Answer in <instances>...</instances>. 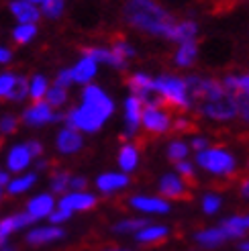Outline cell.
Listing matches in <instances>:
<instances>
[{
  "mask_svg": "<svg viewBox=\"0 0 249 251\" xmlns=\"http://www.w3.org/2000/svg\"><path fill=\"white\" fill-rule=\"evenodd\" d=\"M84 104L78 108H72L66 115L68 127L76 129V131H86V133H94L104 125V121L113 115L115 104L110 100L102 88H98L94 84H88L84 88Z\"/></svg>",
  "mask_w": 249,
  "mask_h": 251,
  "instance_id": "1",
  "label": "cell"
},
{
  "mask_svg": "<svg viewBox=\"0 0 249 251\" xmlns=\"http://www.w3.org/2000/svg\"><path fill=\"white\" fill-rule=\"evenodd\" d=\"M123 15L131 27L149 35L168 37V39H172L174 27H176L172 15L155 0H129L123 8Z\"/></svg>",
  "mask_w": 249,
  "mask_h": 251,
  "instance_id": "2",
  "label": "cell"
},
{
  "mask_svg": "<svg viewBox=\"0 0 249 251\" xmlns=\"http://www.w3.org/2000/svg\"><path fill=\"white\" fill-rule=\"evenodd\" d=\"M157 92L164 96L166 100V110L174 112H186L190 106V98H188V86L186 80L176 78V76H159L155 80Z\"/></svg>",
  "mask_w": 249,
  "mask_h": 251,
  "instance_id": "3",
  "label": "cell"
},
{
  "mask_svg": "<svg viewBox=\"0 0 249 251\" xmlns=\"http://www.w3.org/2000/svg\"><path fill=\"white\" fill-rule=\"evenodd\" d=\"M196 164L210 174L227 176L229 180L235 178V157L221 147H210L206 151H200L196 155Z\"/></svg>",
  "mask_w": 249,
  "mask_h": 251,
  "instance_id": "4",
  "label": "cell"
},
{
  "mask_svg": "<svg viewBox=\"0 0 249 251\" xmlns=\"http://www.w3.org/2000/svg\"><path fill=\"white\" fill-rule=\"evenodd\" d=\"M186 86H188V98H190V106L198 108L204 102L217 100L223 94H227L225 86L219 80H210V78H186Z\"/></svg>",
  "mask_w": 249,
  "mask_h": 251,
  "instance_id": "5",
  "label": "cell"
},
{
  "mask_svg": "<svg viewBox=\"0 0 249 251\" xmlns=\"http://www.w3.org/2000/svg\"><path fill=\"white\" fill-rule=\"evenodd\" d=\"M200 115H206L210 119H217V121H229L235 115H239L237 110V102H235V96H231L229 92L223 94L217 100H210V102H204L196 108Z\"/></svg>",
  "mask_w": 249,
  "mask_h": 251,
  "instance_id": "6",
  "label": "cell"
},
{
  "mask_svg": "<svg viewBox=\"0 0 249 251\" xmlns=\"http://www.w3.org/2000/svg\"><path fill=\"white\" fill-rule=\"evenodd\" d=\"M143 129L147 135H164L172 129L170 112L166 108H155V106H145L143 110Z\"/></svg>",
  "mask_w": 249,
  "mask_h": 251,
  "instance_id": "7",
  "label": "cell"
},
{
  "mask_svg": "<svg viewBox=\"0 0 249 251\" xmlns=\"http://www.w3.org/2000/svg\"><path fill=\"white\" fill-rule=\"evenodd\" d=\"M66 119L64 115H57V112L51 110L45 100L43 102H33V106H29L27 110L23 112V121L31 125V127H37V125H45V123H55V121H61Z\"/></svg>",
  "mask_w": 249,
  "mask_h": 251,
  "instance_id": "8",
  "label": "cell"
},
{
  "mask_svg": "<svg viewBox=\"0 0 249 251\" xmlns=\"http://www.w3.org/2000/svg\"><path fill=\"white\" fill-rule=\"evenodd\" d=\"M159 192L161 196H166L170 200H192V192L188 190V186L184 184L182 178L174 174H168L159 182Z\"/></svg>",
  "mask_w": 249,
  "mask_h": 251,
  "instance_id": "9",
  "label": "cell"
},
{
  "mask_svg": "<svg viewBox=\"0 0 249 251\" xmlns=\"http://www.w3.org/2000/svg\"><path fill=\"white\" fill-rule=\"evenodd\" d=\"M143 110H145V104L139 96H129L127 102H124V117H127V135H135L137 133V127L143 119Z\"/></svg>",
  "mask_w": 249,
  "mask_h": 251,
  "instance_id": "10",
  "label": "cell"
},
{
  "mask_svg": "<svg viewBox=\"0 0 249 251\" xmlns=\"http://www.w3.org/2000/svg\"><path fill=\"white\" fill-rule=\"evenodd\" d=\"M37 219L31 217L29 212H21V215H15V217H6L0 221V247H2L6 243V237L10 233H15L23 227H29V225H33Z\"/></svg>",
  "mask_w": 249,
  "mask_h": 251,
  "instance_id": "11",
  "label": "cell"
},
{
  "mask_svg": "<svg viewBox=\"0 0 249 251\" xmlns=\"http://www.w3.org/2000/svg\"><path fill=\"white\" fill-rule=\"evenodd\" d=\"M96 206V196L88 194V192H72L66 194L59 200V208H66L70 212L74 210H90Z\"/></svg>",
  "mask_w": 249,
  "mask_h": 251,
  "instance_id": "12",
  "label": "cell"
},
{
  "mask_svg": "<svg viewBox=\"0 0 249 251\" xmlns=\"http://www.w3.org/2000/svg\"><path fill=\"white\" fill-rule=\"evenodd\" d=\"M82 53L86 57H92L96 61H104V64L108 66H115L119 70H124V66H127V59L121 57L117 51H113V49H102V47H84L82 49Z\"/></svg>",
  "mask_w": 249,
  "mask_h": 251,
  "instance_id": "13",
  "label": "cell"
},
{
  "mask_svg": "<svg viewBox=\"0 0 249 251\" xmlns=\"http://www.w3.org/2000/svg\"><path fill=\"white\" fill-rule=\"evenodd\" d=\"M57 149L61 153H76L82 149V135L72 129V127H64L57 135Z\"/></svg>",
  "mask_w": 249,
  "mask_h": 251,
  "instance_id": "14",
  "label": "cell"
},
{
  "mask_svg": "<svg viewBox=\"0 0 249 251\" xmlns=\"http://www.w3.org/2000/svg\"><path fill=\"white\" fill-rule=\"evenodd\" d=\"M53 210H55V200L51 194H39L33 200H29V204H27V212L35 219L51 217Z\"/></svg>",
  "mask_w": 249,
  "mask_h": 251,
  "instance_id": "15",
  "label": "cell"
},
{
  "mask_svg": "<svg viewBox=\"0 0 249 251\" xmlns=\"http://www.w3.org/2000/svg\"><path fill=\"white\" fill-rule=\"evenodd\" d=\"M127 84H129V88L133 90V94L139 96L141 100L149 98V96H151L157 90V88H155V80L145 76V74H133V76H129Z\"/></svg>",
  "mask_w": 249,
  "mask_h": 251,
  "instance_id": "16",
  "label": "cell"
},
{
  "mask_svg": "<svg viewBox=\"0 0 249 251\" xmlns=\"http://www.w3.org/2000/svg\"><path fill=\"white\" fill-rule=\"evenodd\" d=\"M131 206L137 210H143V212H168L170 204L166 202L164 198H155V196H133L131 200Z\"/></svg>",
  "mask_w": 249,
  "mask_h": 251,
  "instance_id": "17",
  "label": "cell"
},
{
  "mask_svg": "<svg viewBox=\"0 0 249 251\" xmlns=\"http://www.w3.org/2000/svg\"><path fill=\"white\" fill-rule=\"evenodd\" d=\"M10 10H12V15L21 21V25H33L41 17L39 8L27 2V0H15V2H10Z\"/></svg>",
  "mask_w": 249,
  "mask_h": 251,
  "instance_id": "18",
  "label": "cell"
},
{
  "mask_svg": "<svg viewBox=\"0 0 249 251\" xmlns=\"http://www.w3.org/2000/svg\"><path fill=\"white\" fill-rule=\"evenodd\" d=\"M96 64H98L96 59L84 55V57L78 61V64L70 70V72H72V80L78 82V84H86V86H88V82L94 78V74H96Z\"/></svg>",
  "mask_w": 249,
  "mask_h": 251,
  "instance_id": "19",
  "label": "cell"
},
{
  "mask_svg": "<svg viewBox=\"0 0 249 251\" xmlns=\"http://www.w3.org/2000/svg\"><path fill=\"white\" fill-rule=\"evenodd\" d=\"M61 237H66L64 229H59V227H39V229H33L29 231L27 235V243L31 245H43V243H49V241H57L61 239Z\"/></svg>",
  "mask_w": 249,
  "mask_h": 251,
  "instance_id": "20",
  "label": "cell"
},
{
  "mask_svg": "<svg viewBox=\"0 0 249 251\" xmlns=\"http://www.w3.org/2000/svg\"><path fill=\"white\" fill-rule=\"evenodd\" d=\"M31 151H29V147L27 145H15L10 149V153L6 157V164H8V170L10 172H23L25 168L29 166V161H31Z\"/></svg>",
  "mask_w": 249,
  "mask_h": 251,
  "instance_id": "21",
  "label": "cell"
},
{
  "mask_svg": "<svg viewBox=\"0 0 249 251\" xmlns=\"http://www.w3.org/2000/svg\"><path fill=\"white\" fill-rule=\"evenodd\" d=\"M129 184V178L124 174H115V172H108V174H102L98 176L96 180V188L102 192H115V190H121V188H124Z\"/></svg>",
  "mask_w": 249,
  "mask_h": 251,
  "instance_id": "22",
  "label": "cell"
},
{
  "mask_svg": "<svg viewBox=\"0 0 249 251\" xmlns=\"http://www.w3.org/2000/svg\"><path fill=\"white\" fill-rule=\"evenodd\" d=\"M194 239L200 243L202 247H219L221 243L229 241L231 237L227 235V231L223 229V227H215V229H204L200 233H196Z\"/></svg>",
  "mask_w": 249,
  "mask_h": 251,
  "instance_id": "23",
  "label": "cell"
},
{
  "mask_svg": "<svg viewBox=\"0 0 249 251\" xmlns=\"http://www.w3.org/2000/svg\"><path fill=\"white\" fill-rule=\"evenodd\" d=\"M168 237V229L166 227H159V225H149L143 231H139L135 235V239L139 241L141 245H157L161 241H166Z\"/></svg>",
  "mask_w": 249,
  "mask_h": 251,
  "instance_id": "24",
  "label": "cell"
},
{
  "mask_svg": "<svg viewBox=\"0 0 249 251\" xmlns=\"http://www.w3.org/2000/svg\"><path fill=\"white\" fill-rule=\"evenodd\" d=\"M221 227L227 231V235L231 237V239H235V237H243L245 231L249 229V215H239V217L225 219Z\"/></svg>",
  "mask_w": 249,
  "mask_h": 251,
  "instance_id": "25",
  "label": "cell"
},
{
  "mask_svg": "<svg viewBox=\"0 0 249 251\" xmlns=\"http://www.w3.org/2000/svg\"><path fill=\"white\" fill-rule=\"evenodd\" d=\"M196 33H198V25H196V23H192V21L176 23V27H174V33H172V41H178L180 45H182V43H188V41H194Z\"/></svg>",
  "mask_w": 249,
  "mask_h": 251,
  "instance_id": "26",
  "label": "cell"
},
{
  "mask_svg": "<svg viewBox=\"0 0 249 251\" xmlns=\"http://www.w3.org/2000/svg\"><path fill=\"white\" fill-rule=\"evenodd\" d=\"M137 161H139V151H137L135 143H124L119 151V166L124 172H133L137 168Z\"/></svg>",
  "mask_w": 249,
  "mask_h": 251,
  "instance_id": "27",
  "label": "cell"
},
{
  "mask_svg": "<svg viewBox=\"0 0 249 251\" xmlns=\"http://www.w3.org/2000/svg\"><path fill=\"white\" fill-rule=\"evenodd\" d=\"M196 55H198V45H196V41H188V43H182V45H180L178 53H176V57H174V59H176V64H178L180 68H188V66L194 64Z\"/></svg>",
  "mask_w": 249,
  "mask_h": 251,
  "instance_id": "28",
  "label": "cell"
},
{
  "mask_svg": "<svg viewBox=\"0 0 249 251\" xmlns=\"http://www.w3.org/2000/svg\"><path fill=\"white\" fill-rule=\"evenodd\" d=\"M223 86H225V90L231 96L249 94V74H245V76H227L225 82H223Z\"/></svg>",
  "mask_w": 249,
  "mask_h": 251,
  "instance_id": "29",
  "label": "cell"
},
{
  "mask_svg": "<svg viewBox=\"0 0 249 251\" xmlns=\"http://www.w3.org/2000/svg\"><path fill=\"white\" fill-rule=\"evenodd\" d=\"M145 227H149V221L147 219H127V221H121L119 225H115V233H139Z\"/></svg>",
  "mask_w": 249,
  "mask_h": 251,
  "instance_id": "30",
  "label": "cell"
},
{
  "mask_svg": "<svg viewBox=\"0 0 249 251\" xmlns=\"http://www.w3.org/2000/svg\"><path fill=\"white\" fill-rule=\"evenodd\" d=\"M47 80L43 76H33L31 80V88H29V96L35 100V102H43V98H47Z\"/></svg>",
  "mask_w": 249,
  "mask_h": 251,
  "instance_id": "31",
  "label": "cell"
},
{
  "mask_svg": "<svg viewBox=\"0 0 249 251\" xmlns=\"http://www.w3.org/2000/svg\"><path fill=\"white\" fill-rule=\"evenodd\" d=\"M70 182H72V176L66 170L53 172V176H51V188H53L55 194H64L66 196V190L70 188Z\"/></svg>",
  "mask_w": 249,
  "mask_h": 251,
  "instance_id": "32",
  "label": "cell"
},
{
  "mask_svg": "<svg viewBox=\"0 0 249 251\" xmlns=\"http://www.w3.org/2000/svg\"><path fill=\"white\" fill-rule=\"evenodd\" d=\"M35 180H37L35 174H27V176H21V178H17V180H10L8 192L10 194H21L25 190H29V188L35 184Z\"/></svg>",
  "mask_w": 249,
  "mask_h": 251,
  "instance_id": "33",
  "label": "cell"
},
{
  "mask_svg": "<svg viewBox=\"0 0 249 251\" xmlns=\"http://www.w3.org/2000/svg\"><path fill=\"white\" fill-rule=\"evenodd\" d=\"M208 2H210L208 10L213 12V15H227V12L237 8L243 0H208Z\"/></svg>",
  "mask_w": 249,
  "mask_h": 251,
  "instance_id": "34",
  "label": "cell"
},
{
  "mask_svg": "<svg viewBox=\"0 0 249 251\" xmlns=\"http://www.w3.org/2000/svg\"><path fill=\"white\" fill-rule=\"evenodd\" d=\"M66 100H68V92H66V88L53 86V88H49L45 102H47L49 106H51V108H57V106H61V104H66Z\"/></svg>",
  "mask_w": 249,
  "mask_h": 251,
  "instance_id": "35",
  "label": "cell"
},
{
  "mask_svg": "<svg viewBox=\"0 0 249 251\" xmlns=\"http://www.w3.org/2000/svg\"><path fill=\"white\" fill-rule=\"evenodd\" d=\"M35 35H37L35 25H19V27L12 31V39H15L17 43H29Z\"/></svg>",
  "mask_w": 249,
  "mask_h": 251,
  "instance_id": "36",
  "label": "cell"
},
{
  "mask_svg": "<svg viewBox=\"0 0 249 251\" xmlns=\"http://www.w3.org/2000/svg\"><path fill=\"white\" fill-rule=\"evenodd\" d=\"M29 88H31V82L25 78V76H19L17 78V84H15V88H12V92H10L8 98L10 100H17V102H19V100H23L25 96L29 94Z\"/></svg>",
  "mask_w": 249,
  "mask_h": 251,
  "instance_id": "37",
  "label": "cell"
},
{
  "mask_svg": "<svg viewBox=\"0 0 249 251\" xmlns=\"http://www.w3.org/2000/svg\"><path fill=\"white\" fill-rule=\"evenodd\" d=\"M186 155H188V147H186L182 141H174V143H170V147H168V157H170L172 161L180 164V161L186 159Z\"/></svg>",
  "mask_w": 249,
  "mask_h": 251,
  "instance_id": "38",
  "label": "cell"
},
{
  "mask_svg": "<svg viewBox=\"0 0 249 251\" xmlns=\"http://www.w3.org/2000/svg\"><path fill=\"white\" fill-rule=\"evenodd\" d=\"M176 170L180 172L184 184H188L190 188H194L198 182H196V174H194V168L188 164V161H180V164H176Z\"/></svg>",
  "mask_w": 249,
  "mask_h": 251,
  "instance_id": "39",
  "label": "cell"
},
{
  "mask_svg": "<svg viewBox=\"0 0 249 251\" xmlns=\"http://www.w3.org/2000/svg\"><path fill=\"white\" fill-rule=\"evenodd\" d=\"M110 49H113V51H117L121 57H124V59H129V57H133V47L127 43V41H124V37L123 35H117L115 37V39H113V47H110Z\"/></svg>",
  "mask_w": 249,
  "mask_h": 251,
  "instance_id": "40",
  "label": "cell"
},
{
  "mask_svg": "<svg viewBox=\"0 0 249 251\" xmlns=\"http://www.w3.org/2000/svg\"><path fill=\"white\" fill-rule=\"evenodd\" d=\"M172 131H176V133H194V131H198V125L194 121L178 117L176 121L172 123Z\"/></svg>",
  "mask_w": 249,
  "mask_h": 251,
  "instance_id": "41",
  "label": "cell"
},
{
  "mask_svg": "<svg viewBox=\"0 0 249 251\" xmlns=\"http://www.w3.org/2000/svg\"><path fill=\"white\" fill-rule=\"evenodd\" d=\"M15 84H17V78L12 74H0V98H8Z\"/></svg>",
  "mask_w": 249,
  "mask_h": 251,
  "instance_id": "42",
  "label": "cell"
},
{
  "mask_svg": "<svg viewBox=\"0 0 249 251\" xmlns=\"http://www.w3.org/2000/svg\"><path fill=\"white\" fill-rule=\"evenodd\" d=\"M64 10V0H47L43 2V15L45 17H51V19H57Z\"/></svg>",
  "mask_w": 249,
  "mask_h": 251,
  "instance_id": "43",
  "label": "cell"
},
{
  "mask_svg": "<svg viewBox=\"0 0 249 251\" xmlns=\"http://www.w3.org/2000/svg\"><path fill=\"white\" fill-rule=\"evenodd\" d=\"M202 208L206 215H215V212L221 208V198L217 194H206L202 198Z\"/></svg>",
  "mask_w": 249,
  "mask_h": 251,
  "instance_id": "44",
  "label": "cell"
},
{
  "mask_svg": "<svg viewBox=\"0 0 249 251\" xmlns=\"http://www.w3.org/2000/svg\"><path fill=\"white\" fill-rule=\"evenodd\" d=\"M235 102H237V110L241 119L249 123V94H235Z\"/></svg>",
  "mask_w": 249,
  "mask_h": 251,
  "instance_id": "45",
  "label": "cell"
},
{
  "mask_svg": "<svg viewBox=\"0 0 249 251\" xmlns=\"http://www.w3.org/2000/svg\"><path fill=\"white\" fill-rule=\"evenodd\" d=\"M19 127V121L17 117H12V115H6L2 121H0V129H2L4 133H15Z\"/></svg>",
  "mask_w": 249,
  "mask_h": 251,
  "instance_id": "46",
  "label": "cell"
},
{
  "mask_svg": "<svg viewBox=\"0 0 249 251\" xmlns=\"http://www.w3.org/2000/svg\"><path fill=\"white\" fill-rule=\"evenodd\" d=\"M72 217V212L70 210H66V208H55L53 212H51V217H49V221H51L53 225H59V223H64V221H68Z\"/></svg>",
  "mask_w": 249,
  "mask_h": 251,
  "instance_id": "47",
  "label": "cell"
},
{
  "mask_svg": "<svg viewBox=\"0 0 249 251\" xmlns=\"http://www.w3.org/2000/svg\"><path fill=\"white\" fill-rule=\"evenodd\" d=\"M72 82H74V80H72V72H70V70L59 72L57 78H55V86H59V88H66V86H70Z\"/></svg>",
  "mask_w": 249,
  "mask_h": 251,
  "instance_id": "48",
  "label": "cell"
},
{
  "mask_svg": "<svg viewBox=\"0 0 249 251\" xmlns=\"http://www.w3.org/2000/svg\"><path fill=\"white\" fill-rule=\"evenodd\" d=\"M239 192H241V196L243 198H247L249 200V172L243 176V178L239 180Z\"/></svg>",
  "mask_w": 249,
  "mask_h": 251,
  "instance_id": "49",
  "label": "cell"
},
{
  "mask_svg": "<svg viewBox=\"0 0 249 251\" xmlns=\"http://www.w3.org/2000/svg\"><path fill=\"white\" fill-rule=\"evenodd\" d=\"M86 186H88L86 178H72V182H70V188H74L76 192H82Z\"/></svg>",
  "mask_w": 249,
  "mask_h": 251,
  "instance_id": "50",
  "label": "cell"
},
{
  "mask_svg": "<svg viewBox=\"0 0 249 251\" xmlns=\"http://www.w3.org/2000/svg\"><path fill=\"white\" fill-rule=\"evenodd\" d=\"M192 147L196 149L198 153H200V151H206V149H208V141L202 139V137H196V139H192Z\"/></svg>",
  "mask_w": 249,
  "mask_h": 251,
  "instance_id": "51",
  "label": "cell"
},
{
  "mask_svg": "<svg viewBox=\"0 0 249 251\" xmlns=\"http://www.w3.org/2000/svg\"><path fill=\"white\" fill-rule=\"evenodd\" d=\"M25 145L29 147V151H31L33 157H37V155H41V153H43V147H41L39 141H29V143H25Z\"/></svg>",
  "mask_w": 249,
  "mask_h": 251,
  "instance_id": "52",
  "label": "cell"
},
{
  "mask_svg": "<svg viewBox=\"0 0 249 251\" xmlns=\"http://www.w3.org/2000/svg\"><path fill=\"white\" fill-rule=\"evenodd\" d=\"M10 51H8V49L6 47H0V64H8V61H10Z\"/></svg>",
  "mask_w": 249,
  "mask_h": 251,
  "instance_id": "53",
  "label": "cell"
},
{
  "mask_svg": "<svg viewBox=\"0 0 249 251\" xmlns=\"http://www.w3.org/2000/svg\"><path fill=\"white\" fill-rule=\"evenodd\" d=\"M8 184H10V180H8V174L0 170V188H2V186H8Z\"/></svg>",
  "mask_w": 249,
  "mask_h": 251,
  "instance_id": "54",
  "label": "cell"
},
{
  "mask_svg": "<svg viewBox=\"0 0 249 251\" xmlns=\"http://www.w3.org/2000/svg\"><path fill=\"white\" fill-rule=\"evenodd\" d=\"M239 249H241V251H249V241L241 243V245H239Z\"/></svg>",
  "mask_w": 249,
  "mask_h": 251,
  "instance_id": "55",
  "label": "cell"
},
{
  "mask_svg": "<svg viewBox=\"0 0 249 251\" xmlns=\"http://www.w3.org/2000/svg\"><path fill=\"white\" fill-rule=\"evenodd\" d=\"M27 2H31V4H35V2H41V4H43V2H47V0H27Z\"/></svg>",
  "mask_w": 249,
  "mask_h": 251,
  "instance_id": "56",
  "label": "cell"
},
{
  "mask_svg": "<svg viewBox=\"0 0 249 251\" xmlns=\"http://www.w3.org/2000/svg\"><path fill=\"white\" fill-rule=\"evenodd\" d=\"M2 143H4V141H2V137H0V147H2Z\"/></svg>",
  "mask_w": 249,
  "mask_h": 251,
  "instance_id": "57",
  "label": "cell"
},
{
  "mask_svg": "<svg viewBox=\"0 0 249 251\" xmlns=\"http://www.w3.org/2000/svg\"><path fill=\"white\" fill-rule=\"evenodd\" d=\"M108 251H123V249H108Z\"/></svg>",
  "mask_w": 249,
  "mask_h": 251,
  "instance_id": "58",
  "label": "cell"
},
{
  "mask_svg": "<svg viewBox=\"0 0 249 251\" xmlns=\"http://www.w3.org/2000/svg\"><path fill=\"white\" fill-rule=\"evenodd\" d=\"M4 251H10V249H4Z\"/></svg>",
  "mask_w": 249,
  "mask_h": 251,
  "instance_id": "59",
  "label": "cell"
},
{
  "mask_svg": "<svg viewBox=\"0 0 249 251\" xmlns=\"http://www.w3.org/2000/svg\"><path fill=\"white\" fill-rule=\"evenodd\" d=\"M0 196H2V192H0Z\"/></svg>",
  "mask_w": 249,
  "mask_h": 251,
  "instance_id": "60",
  "label": "cell"
}]
</instances>
